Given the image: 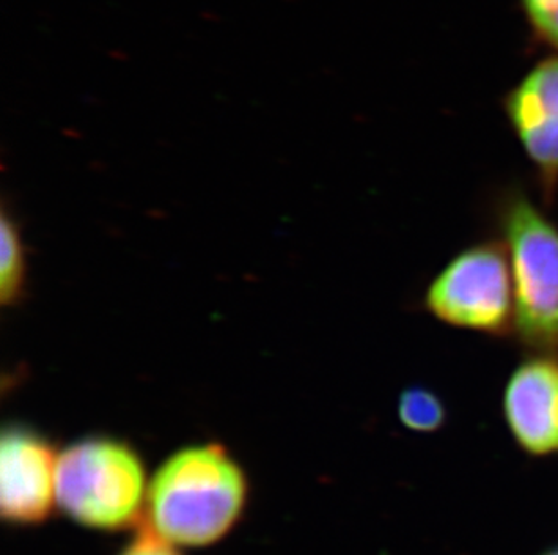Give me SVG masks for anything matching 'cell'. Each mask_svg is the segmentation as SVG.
I'll list each match as a JSON object with an SVG mask.
<instances>
[{
	"label": "cell",
	"mask_w": 558,
	"mask_h": 555,
	"mask_svg": "<svg viewBox=\"0 0 558 555\" xmlns=\"http://www.w3.org/2000/svg\"><path fill=\"white\" fill-rule=\"evenodd\" d=\"M506 252L515 294L517 331L541 348L558 346V230L530 200L505 213Z\"/></svg>",
	"instance_id": "cell-3"
},
{
	"label": "cell",
	"mask_w": 558,
	"mask_h": 555,
	"mask_svg": "<svg viewBox=\"0 0 558 555\" xmlns=\"http://www.w3.org/2000/svg\"><path fill=\"white\" fill-rule=\"evenodd\" d=\"M511 435L532 455L558 451V362L537 357L517 368L505 392Z\"/></svg>",
	"instance_id": "cell-7"
},
{
	"label": "cell",
	"mask_w": 558,
	"mask_h": 555,
	"mask_svg": "<svg viewBox=\"0 0 558 555\" xmlns=\"http://www.w3.org/2000/svg\"><path fill=\"white\" fill-rule=\"evenodd\" d=\"M117 555H185V551L143 525L142 529L129 535Z\"/></svg>",
	"instance_id": "cell-11"
},
{
	"label": "cell",
	"mask_w": 558,
	"mask_h": 555,
	"mask_svg": "<svg viewBox=\"0 0 558 555\" xmlns=\"http://www.w3.org/2000/svg\"><path fill=\"white\" fill-rule=\"evenodd\" d=\"M522 8L538 37L558 49V0H522Z\"/></svg>",
	"instance_id": "cell-10"
},
{
	"label": "cell",
	"mask_w": 558,
	"mask_h": 555,
	"mask_svg": "<svg viewBox=\"0 0 558 555\" xmlns=\"http://www.w3.org/2000/svg\"><path fill=\"white\" fill-rule=\"evenodd\" d=\"M252 482L219 442L170 453L150 477L145 527L183 551L221 545L243 525Z\"/></svg>",
	"instance_id": "cell-1"
},
{
	"label": "cell",
	"mask_w": 558,
	"mask_h": 555,
	"mask_svg": "<svg viewBox=\"0 0 558 555\" xmlns=\"http://www.w3.org/2000/svg\"><path fill=\"white\" fill-rule=\"evenodd\" d=\"M398 417L401 424L416 433H433L447 420V409L441 398L427 388H409L398 400Z\"/></svg>",
	"instance_id": "cell-8"
},
{
	"label": "cell",
	"mask_w": 558,
	"mask_h": 555,
	"mask_svg": "<svg viewBox=\"0 0 558 555\" xmlns=\"http://www.w3.org/2000/svg\"><path fill=\"white\" fill-rule=\"evenodd\" d=\"M546 555H558V552H554V554H546Z\"/></svg>",
	"instance_id": "cell-12"
},
{
	"label": "cell",
	"mask_w": 558,
	"mask_h": 555,
	"mask_svg": "<svg viewBox=\"0 0 558 555\" xmlns=\"http://www.w3.org/2000/svg\"><path fill=\"white\" fill-rule=\"evenodd\" d=\"M150 477L140 451L117 436H84L60 453L59 510L93 534H132L145 525Z\"/></svg>",
	"instance_id": "cell-2"
},
{
	"label": "cell",
	"mask_w": 558,
	"mask_h": 555,
	"mask_svg": "<svg viewBox=\"0 0 558 555\" xmlns=\"http://www.w3.org/2000/svg\"><path fill=\"white\" fill-rule=\"evenodd\" d=\"M60 453L29 425L8 424L0 439V519L13 530L40 529L59 513Z\"/></svg>",
	"instance_id": "cell-5"
},
{
	"label": "cell",
	"mask_w": 558,
	"mask_h": 555,
	"mask_svg": "<svg viewBox=\"0 0 558 555\" xmlns=\"http://www.w3.org/2000/svg\"><path fill=\"white\" fill-rule=\"evenodd\" d=\"M427 307L448 325L502 334L515 320L513 278L506 249L483 244L453 258L428 288Z\"/></svg>",
	"instance_id": "cell-4"
},
{
	"label": "cell",
	"mask_w": 558,
	"mask_h": 555,
	"mask_svg": "<svg viewBox=\"0 0 558 555\" xmlns=\"http://www.w3.org/2000/svg\"><path fill=\"white\" fill-rule=\"evenodd\" d=\"M2 251H0V298L2 304L10 305L19 298L24 285V246L16 225L11 222L10 217H2Z\"/></svg>",
	"instance_id": "cell-9"
},
{
	"label": "cell",
	"mask_w": 558,
	"mask_h": 555,
	"mask_svg": "<svg viewBox=\"0 0 558 555\" xmlns=\"http://www.w3.org/2000/svg\"><path fill=\"white\" fill-rule=\"evenodd\" d=\"M506 112L546 189L554 188L558 178V57L538 63L511 90Z\"/></svg>",
	"instance_id": "cell-6"
}]
</instances>
